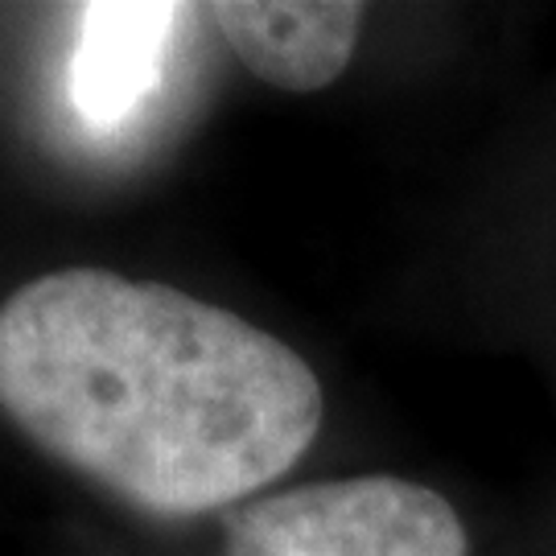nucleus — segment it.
Returning a JSON list of instances; mask_svg holds the SVG:
<instances>
[{
    "label": "nucleus",
    "mask_w": 556,
    "mask_h": 556,
    "mask_svg": "<svg viewBox=\"0 0 556 556\" xmlns=\"http://www.w3.org/2000/svg\"><path fill=\"white\" fill-rule=\"evenodd\" d=\"M0 413L41 454L165 519L239 507L321 429L314 367L161 280L59 268L0 305Z\"/></svg>",
    "instance_id": "f257e3e1"
},
{
    "label": "nucleus",
    "mask_w": 556,
    "mask_h": 556,
    "mask_svg": "<svg viewBox=\"0 0 556 556\" xmlns=\"http://www.w3.org/2000/svg\"><path fill=\"white\" fill-rule=\"evenodd\" d=\"M223 556H470V536L433 486L358 475L239 503Z\"/></svg>",
    "instance_id": "f03ea898"
},
{
    "label": "nucleus",
    "mask_w": 556,
    "mask_h": 556,
    "mask_svg": "<svg viewBox=\"0 0 556 556\" xmlns=\"http://www.w3.org/2000/svg\"><path fill=\"white\" fill-rule=\"evenodd\" d=\"M181 4L108 0L83 4L66 62V100L91 132H116L161 83Z\"/></svg>",
    "instance_id": "7ed1b4c3"
},
{
    "label": "nucleus",
    "mask_w": 556,
    "mask_h": 556,
    "mask_svg": "<svg viewBox=\"0 0 556 556\" xmlns=\"http://www.w3.org/2000/svg\"><path fill=\"white\" fill-rule=\"evenodd\" d=\"M206 13L260 83L293 96L330 87L363 34L355 0H219Z\"/></svg>",
    "instance_id": "20e7f679"
}]
</instances>
